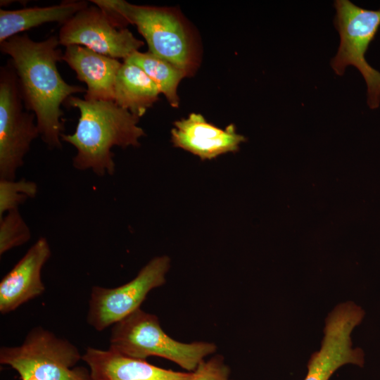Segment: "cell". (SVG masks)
I'll return each mask as SVG.
<instances>
[{
  "label": "cell",
  "instance_id": "obj_11",
  "mask_svg": "<svg viewBox=\"0 0 380 380\" xmlns=\"http://www.w3.org/2000/svg\"><path fill=\"white\" fill-rule=\"evenodd\" d=\"M46 238H39L0 282V312L15 310L45 291L42 270L51 256Z\"/></svg>",
  "mask_w": 380,
  "mask_h": 380
},
{
  "label": "cell",
  "instance_id": "obj_8",
  "mask_svg": "<svg viewBox=\"0 0 380 380\" xmlns=\"http://www.w3.org/2000/svg\"><path fill=\"white\" fill-rule=\"evenodd\" d=\"M170 267L167 255L152 258L129 282L115 288L94 286L87 315V323L101 331L140 308L148 293L163 286Z\"/></svg>",
  "mask_w": 380,
  "mask_h": 380
},
{
  "label": "cell",
  "instance_id": "obj_16",
  "mask_svg": "<svg viewBox=\"0 0 380 380\" xmlns=\"http://www.w3.org/2000/svg\"><path fill=\"white\" fill-rule=\"evenodd\" d=\"M157 85L139 66L124 62L114 86V101L133 115L141 118L158 100Z\"/></svg>",
  "mask_w": 380,
  "mask_h": 380
},
{
  "label": "cell",
  "instance_id": "obj_6",
  "mask_svg": "<svg viewBox=\"0 0 380 380\" xmlns=\"http://www.w3.org/2000/svg\"><path fill=\"white\" fill-rule=\"evenodd\" d=\"M334 5L340 44L331 66L340 76L348 66L356 68L367 84V104L376 109L380 104V72L367 62L365 54L380 27V9L363 8L349 0H336Z\"/></svg>",
  "mask_w": 380,
  "mask_h": 380
},
{
  "label": "cell",
  "instance_id": "obj_12",
  "mask_svg": "<svg viewBox=\"0 0 380 380\" xmlns=\"http://www.w3.org/2000/svg\"><path fill=\"white\" fill-rule=\"evenodd\" d=\"M171 135L175 146L197 156L202 160L235 152L246 141L245 137L237 133L233 124L221 129L196 113L175 121Z\"/></svg>",
  "mask_w": 380,
  "mask_h": 380
},
{
  "label": "cell",
  "instance_id": "obj_14",
  "mask_svg": "<svg viewBox=\"0 0 380 380\" xmlns=\"http://www.w3.org/2000/svg\"><path fill=\"white\" fill-rule=\"evenodd\" d=\"M64 61L86 84L84 99L87 101H113L114 86L122 65L118 59L98 53L80 45L66 46Z\"/></svg>",
  "mask_w": 380,
  "mask_h": 380
},
{
  "label": "cell",
  "instance_id": "obj_1",
  "mask_svg": "<svg viewBox=\"0 0 380 380\" xmlns=\"http://www.w3.org/2000/svg\"><path fill=\"white\" fill-rule=\"evenodd\" d=\"M59 45L56 35L36 42L25 33L0 43L1 52L10 56L25 108L34 114L42 139L56 148L62 146L63 134L61 106L73 94L87 91L61 77L57 63L63 53Z\"/></svg>",
  "mask_w": 380,
  "mask_h": 380
},
{
  "label": "cell",
  "instance_id": "obj_9",
  "mask_svg": "<svg viewBox=\"0 0 380 380\" xmlns=\"http://www.w3.org/2000/svg\"><path fill=\"white\" fill-rule=\"evenodd\" d=\"M125 25L96 5L88 6L61 26L58 37L60 45L65 47L80 45L125 61L144 45Z\"/></svg>",
  "mask_w": 380,
  "mask_h": 380
},
{
  "label": "cell",
  "instance_id": "obj_3",
  "mask_svg": "<svg viewBox=\"0 0 380 380\" xmlns=\"http://www.w3.org/2000/svg\"><path fill=\"white\" fill-rule=\"evenodd\" d=\"M94 4L134 25L151 53L194 74L197 54L194 37L177 12L172 8L136 5L124 0H92Z\"/></svg>",
  "mask_w": 380,
  "mask_h": 380
},
{
  "label": "cell",
  "instance_id": "obj_5",
  "mask_svg": "<svg viewBox=\"0 0 380 380\" xmlns=\"http://www.w3.org/2000/svg\"><path fill=\"white\" fill-rule=\"evenodd\" d=\"M82 356L73 343L39 326L21 345L0 349V363L15 369L21 380H91L89 370L75 367Z\"/></svg>",
  "mask_w": 380,
  "mask_h": 380
},
{
  "label": "cell",
  "instance_id": "obj_20",
  "mask_svg": "<svg viewBox=\"0 0 380 380\" xmlns=\"http://www.w3.org/2000/svg\"><path fill=\"white\" fill-rule=\"evenodd\" d=\"M193 380H232L230 369L222 355H216L208 360H203L194 371Z\"/></svg>",
  "mask_w": 380,
  "mask_h": 380
},
{
  "label": "cell",
  "instance_id": "obj_15",
  "mask_svg": "<svg viewBox=\"0 0 380 380\" xmlns=\"http://www.w3.org/2000/svg\"><path fill=\"white\" fill-rule=\"evenodd\" d=\"M89 6L88 1L68 0L49 6L17 10L0 9V43L19 33L47 23L62 25L77 12Z\"/></svg>",
  "mask_w": 380,
  "mask_h": 380
},
{
  "label": "cell",
  "instance_id": "obj_4",
  "mask_svg": "<svg viewBox=\"0 0 380 380\" xmlns=\"http://www.w3.org/2000/svg\"><path fill=\"white\" fill-rule=\"evenodd\" d=\"M108 349L141 360L163 357L194 372L205 357L215 353L217 346L209 342L175 341L163 330L156 315L139 308L112 326Z\"/></svg>",
  "mask_w": 380,
  "mask_h": 380
},
{
  "label": "cell",
  "instance_id": "obj_19",
  "mask_svg": "<svg viewBox=\"0 0 380 380\" xmlns=\"http://www.w3.org/2000/svg\"><path fill=\"white\" fill-rule=\"evenodd\" d=\"M36 183L21 179L19 181L0 179V218L37 193Z\"/></svg>",
  "mask_w": 380,
  "mask_h": 380
},
{
  "label": "cell",
  "instance_id": "obj_17",
  "mask_svg": "<svg viewBox=\"0 0 380 380\" xmlns=\"http://www.w3.org/2000/svg\"><path fill=\"white\" fill-rule=\"evenodd\" d=\"M124 62L141 68L157 85L169 103L174 108L179 106L178 86L181 80L186 77L180 69L149 51H137Z\"/></svg>",
  "mask_w": 380,
  "mask_h": 380
},
{
  "label": "cell",
  "instance_id": "obj_13",
  "mask_svg": "<svg viewBox=\"0 0 380 380\" xmlns=\"http://www.w3.org/2000/svg\"><path fill=\"white\" fill-rule=\"evenodd\" d=\"M91 380H193L194 372H176L110 349L88 347L82 356Z\"/></svg>",
  "mask_w": 380,
  "mask_h": 380
},
{
  "label": "cell",
  "instance_id": "obj_18",
  "mask_svg": "<svg viewBox=\"0 0 380 380\" xmlns=\"http://www.w3.org/2000/svg\"><path fill=\"white\" fill-rule=\"evenodd\" d=\"M31 237V232L18 212L13 210L0 218V255L23 245Z\"/></svg>",
  "mask_w": 380,
  "mask_h": 380
},
{
  "label": "cell",
  "instance_id": "obj_10",
  "mask_svg": "<svg viewBox=\"0 0 380 380\" xmlns=\"http://www.w3.org/2000/svg\"><path fill=\"white\" fill-rule=\"evenodd\" d=\"M364 316V310L352 302L341 303L329 313L321 348L311 355L304 380H329L346 364L364 365V352L360 348H352L350 337Z\"/></svg>",
  "mask_w": 380,
  "mask_h": 380
},
{
  "label": "cell",
  "instance_id": "obj_2",
  "mask_svg": "<svg viewBox=\"0 0 380 380\" xmlns=\"http://www.w3.org/2000/svg\"><path fill=\"white\" fill-rule=\"evenodd\" d=\"M65 103L80 111L75 131L61 135L62 141L76 148L72 164L77 170H91L101 177L113 175L115 165L112 148L138 146L145 135L138 125L139 118L113 101H87L72 96Z\"/></svg>",
  "mask_w": 380,
  "mask_h": 380
},
{
  "label": "cell",
  "instance_id": "obj_7",
  "mask_svg": "<svg viewBox=\"0 0 380 380\" xmlns=\"http://www.w3.org/2000/svg\"><path fill=\"white\" fill-rule=\"evenodd\" d=\"M15 71L10 61L0 69V178L14 180L39 131L33 113L25 110Z\"/></svg>",
  "mask_w": 380,
  "mask_h": 380
}]
</instances>
